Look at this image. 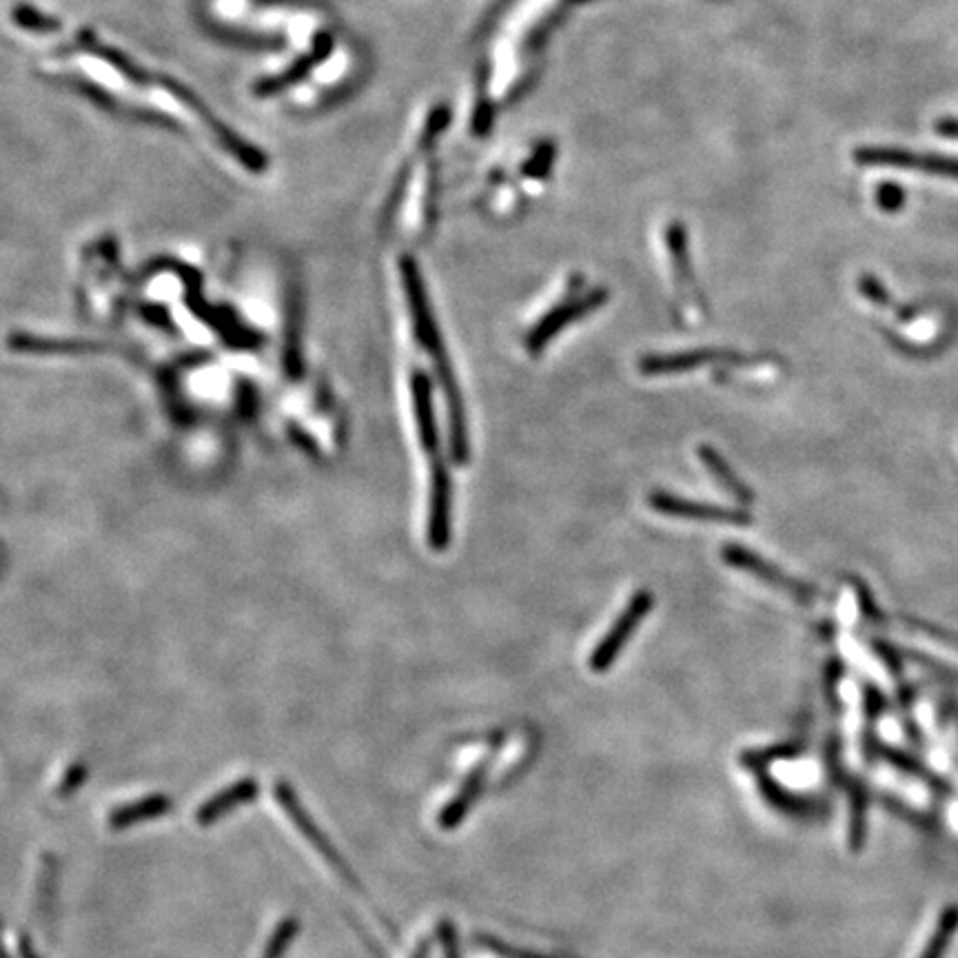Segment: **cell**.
<instances>
[{
    "mask_svg": "<svg viewBox=\"0 0 958 958\" xmlns=\"http://www.w3.org/2000/svg\"><path fill=\"white\" fill-rule=\"evenodd\" d=\"M854 160L861 166H892V169H914L934 175H945L958 180V158L943 153H916L896 147H861L854 151Z\"/></svg>",
    "mask_w": 958,
    "mask_h": 958,
    "instance_id": "1",
    "label": "cell"
},
{
    "mask_svg": "<svg viewBox=\"0 0 958 958\" xmlns=\"http://www.w3.org/2000/svg\"><path fill=\"white\" fill-rule=\"evenodd\" d=\"M650 609H653L650 593H637L631 600V604L626 606V611L617 617V622L613 624V628L606 633V637L595 648V653L591 657V668L593 670L602 672V670H606V668L613 666V661L617 659V655L622 653V648L628 644V639L635 633V628L650 613Z\"/></svg>",
    "mask_w": 958,
    "mask_h": 958,
    "instance_id": "2",
    "label": "cell"
},
{
    "mask_svg": "<svg viewBox=\"0 0 958 958\" xmlns=\"http://www.w3.org/2000/svg\"><path fill=\"white\" fill-rule=\"evenodd\" d=\"M276 799H278V804L284 808V812L289 815V819L293 821V826H295V828L304 835V839H306V841L317 850V854H322L324 861H326L331 868H337V872H340L348 883H357L355 876L348 872L346 863L342 861V857L333 850V846L329 843V839L322 835V830L317 828V824L309 817V812H306L304 806L298 801L293 788H291L287 782H280V784L276 786Z\"/></svg>",
    "mask_w": 958,
    "mask_h": 958,
    "instance_id": "3",
    "label": "cell"
},
{
    "mask_svg": "<svg viewBox=\"0 0 958 958\" xmlns=\"http://www.w3.org/2000/svg\"><path fill=\"white\" fill-rule=\"evenodd\" d=\"M606 300L604 291H595L582 300H570L563 302L561 306L552 309L550 313H546L537 326L526 335V348L528 353H539L561 329H566L568 324H572L574 320H580L582 315L595 311L598 306H602Z\"/></svg>",
    "mask_w": 958,
    "mask_h": 958,
    "instance_id": "4",
    "label": "cell"
},
{
    "mask_svg": "<svg viewBox=\"0 0 958 958\" xmlns=\"http://www.w3.org/2000/svg\"><path fill=\"white\" fill-rule=\"evenodd\" d=\"M650 506L668 517H681V519H695V521H714V524H747L750 517L743 510L736 508H723L714 504H701L690 502L670 493H650Z\"/></svg>",
    "mask_w": 958,
    "mask_h": 958,
    "instance_id": "5",
    "label": "cell"
},
{
    "mask_svg": "<svg viewBox=\"0 0 958 958\" xmlns=\"http://www.w3.org/2000/svg\"><path fill=\"white\" fill-rule=\"evenodd\" d=\"M723 559H725L728 563H732L734 568L754 574L756 580H761V582H765V584H771L773 589H779V591H784V593H788V595H793V598H797V600H806V598H810V593H812L806 584H801V582L788 578V574H784V572L777 570L773 563H768L765 559H761L758 555H754V552L747 550V548H741V546L728 543V546H723Z\"/></svg>",
    "mask_w": 958,
    "mask_h": 958,
    "instance_id": "6",
    "label": "cell"
},
{
    "mask_svg": "<svg viewBox=\"0 0 958 958\" xmlns=\"http://www.w3.org/2000/svg\"><path fill=\"white\" fill-rule=\"evenodd\" d=\"M402 276H405V287H407V295H409V306H411V315H413V329L418 335V342L435 355L442 353V344H440V333L429 306V300L424 295L422 289V280L418 276V269L411 260L402 262Z\"/></svg>",
    "mask_w": 958,
    "mask_h": 958,
    "instance_id": "7",
    "label": "cell"
},
{
    "mask_svg": "<svg viewBox=\"0 0 958 958\" xmlns=\"http://www.w3.org/2000/svg\"><path fill=\"white\" fill-rule=\"evenodd\" d=\"M431 508H429V541L435 550L449 546L451 539V480L444 464L433 466L431 475Z\"/></svg>",
    "mask_w": 958,
    "mask_h": 958,
    "instance_id": "8",
    "label": "cell"
},
{
    "mask_svg": "<svg viewBox=\"0 0 958 958\" xmlns=\"http://www.w3.org/2000/svg\"><path fill=\"white\" fill-rule=\"evenodd\" d=\"M446 353L442 351L440 355H435L438 359V370H440V379L442 387L446 394V402H449V418H451V451L458 464H464L469 458V438H466V420H464V405H462V396L458 391L455 377L451 373V366L444 357Z\"/></svg>",
    "mask_w": 958,
    "mask_h": 958,
    "instance_id": "9",
    "label": "cell"
},
{
    "mask_svg": "<svg viewBox=\"0 0 958 958\" xmlns=\"http://www.w3.org/2000/svg\"><path fill=\"white\" fill-rule=\"evenodd\" d=\"M260 793V786L256 779H240L234 786H227L225 790H220L218 795H214L212 799H207L198 810H196V824L203 828H209L214 824H218L225 815L234 812L236 808L245 806V804H254L256 797Z\"/></svg>",
    "mask_w": 958,
    "mask_h": 958,
    "instance_id": "10",
    "label": "cell"
},
{
    "mask_svg": "<svg viewBox=\"0 0 958 958\" xmlns=\"http://www.w3.org/2000/svg\"><path fill=\"white\" fill-rule=\"evenodd\" d=\"M730 353L721 351V348H695V351H683V353H675V355H650L644 357L639 362V370L644 375H675V373H686L706 364H717V362H728Z\"/></svg>",
    "mask_w": 958,
    "mask_h": 958,
    "instance_id": "11",
    "label": "cell"
},
{
    "mask_svg": "<svg viewBox=\"0 0 958 958\" xmlns=\"http://www.w3.org/2000/svg\"><path fill=\"white\" fill-rule=\"evenodd\" d=\"M173 810V799L169 795H151L144 799H138L133 804L118 806L109 815V828L111 830H127L138 824H147L153 819H162Z\"/></svg>",
    "mask_w": 958,
    "mask_h": 958,
    "instance_id": "12",
    "label": "cell"
},
{
    "mask_svg": "<svg viewBox=\"0 0 958 958\" xmlns=\"http://www.w3.org/2000/svg\"><path fill=\"white\" fill-rule=\"evenodd\" d=\"M411 391H413V409H416V422L420 442L427 453H435L438 449V429H435V416H433V398H431V379L424 373H416L411 377Z\"/></svg>",
    "mask_w": 958,
    "mask_h": 958,
    "instance_id": "13",
    "label": "cell"
},
{
    "mask_svg": "<svg viewBox=\"0 0 958 958\" xmlns=\"http://www.w3.org/2000/svg\"><path fill=\"white\" fill-rule=\"evenodd\" d=\"M898 631L921 653H927V655H932V659L943 661L947 668L958 670V644L956 642H947L938 633L925 631L923 626H907V631H905V626L901 624Z\"/></svg>",
    "mask_w": 958,
    "mask_h": 958,
    "instance_id": "14",
    "label": "cell"
},
{
    "mask_svg": "<svg viewBox=\"0 0 958 958\" xmlns=\"http://www.w3.org/2000/svg\"><path fill=\"white\" fill-rule=\"evenodd\" d=\"M699 460L703 462V466L712 473V477L717 480V484L728 491L739 504H750L752 502V491L734 475V471L728 466V462L710 446H701L699 449Z\"/></svg>",
    "mask_w": 958,
    "mask_h": 958,
    "instance_id": "15",
    "label": "cell"
},
{
    "mask_svg": "<svg viewBox=\"0 0 958 958\" xmlns=\"http://www.w3.org/2000/svg\"><path fill=\"white\" fill-rule=\"evenodd\" d=\"M484 777H486V765H480V768L469 777V782L464 784V788L460 790V795L451 801V806L446 810H442L440 824L444 828H453V826H458L464 819V815L469 812V808L473 806L475 797L480 795V790L484 786Z\"/></svg>",
    "mask_w": 958,
    "mask_h": 958,
    "instance_id": "16",
    "label": "cell"
},
{
    "mask_svg": "<svg viewBox=\"0 0 958 958\" xmlns=\"http://www.w3.org/2000/svg\"><path fill=\"white\" fill-rule=\"evenodd\" d=\"M298 932H300V923H298V918H293V916L282 918V921L276 925V929L271 932V936H269V940H267V945H265L262 958H282V956L287 954V949L293 945Z\"/></svg>",
    "mask_w": 958,
    "mask_h": 958,
    "instance_id": "17",
    "label": "cell"
},
{
    "mask_svg": "<svg viewBox=\"0 0 958 958\" xmlns=\"http://www.w3.org/2000/svg\"><path fill=\"white\" fill-rule=\"evenodd\" d=\"M956 927H958V912L956 909L945 912L943 918H938V925H936L934 934L929 936L925 951H921L918 958H943Z\"/></svg>",
    "mask_w": 958,
    "mask_h": 958,
    "instance_id": "18",
    "label": "cell"
},
{
    "mask_svg": "<svg viewBox=\"0 0 958 958\" xmlns=\"http://www.w3.org/2000/svg\"><path fill=\"white\" fill-rule=\"evenodd\" d=\"M876 205L887 214H896L905 205V189L896 182H881L876 189Z\"/></svg>",
    "mask_w": 958,
    "mask_h": 958,
    "instance_id": "19",
    "label": "cell"
},
{
    "mask_svg": "<svg viewBox=\"0 0 958 958\" xmlns=\"http://www.w3.org/2000/svg\"><path fill=\"white\" fill-rule=\"evenodd\" d=\"M87 775H89V768H87L85 763H74L72 768L65 773V777H63V782H61V786H58V795L65 797V795L76 793V790L85 784Z\"/></svg>",
    "mask_w": 958,
    "mask_h": 958,
    "instance_id": "20",
    "label": "cell"
},
{
    "mask_svg": "<svg viewBox=\"0 0 958 958\" xmlns=\"http://www.w3.org/2000/svg\"><path fill=\"white\" fill-rule=\"evenodd\" d=\"M934 131L945 138L958 140V118H940L934 122Z\"/></svg>",
    "mask_w": 958,
    "mask_h": 958,
    "instance_id": "21",
    "label": "cell"
},
{
    "mask_svg": "<svg viewBox=\"0 0 958 958\" xmlns=\"http://www.w3.org/2000/svg\"><path fill=\"white\" fill-rule=\"evenodd\" d=\"M19 951H21V958H41L39 951L34 949V945L30 943L28 936H21V940H19Z\"/></svg>",
    "mask_w": 958,
    "mask_h": 958,
    "instance_id": "22",
    "label": "cell"
},
{
    "mask_svg": "<svg viewBox=\"0 0 958 958\" xmlns=\"http://www.w3.org/2000/svg\"><path fill=\"white\" fill-rule=\"evenodd\" d=\"M0 958H12V956L8 954V949L3 947V943H0Z\"/></svg>",
    "mask_w": 958,
    "mask_h": 958,
    "instance_id": "23",
    "label": "cell"
},
{
    "mask_svg": "<svg viewBox=\"0 0 958 958\" xmlns=\"http://www.w3.org/2000/svg\"><path fill=\"white\" fill-rule=\"evenodd\" d=\"M416 958H424V951H418V956Z\"/></svg>",
    "mask_w": 958,
    "mask_h": 958,
    "instance_id": "24",
    "label": "cell"
}]
</instances>
